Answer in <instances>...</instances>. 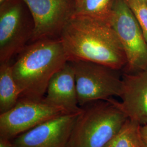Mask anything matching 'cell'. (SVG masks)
Listing matches in <instances>:
<instances>
[{"instance_id": "obj_1", "label": "cell", "mask_w": 147, "mask_h": 147, "mask_svg": "<svg viewBox=\"0 0 147 147\" xmlns=\"http://www.w3.org/2000/svg\"><path fill=\"white\" fill-rule=\"evenodd\" d=\"M60 39L68 61L92 62L118 70L126 67L125 53L110 23L75 15Z\"/></svg>"}, {"instance_id": "obj_2", "label": "cell", "mask_w": 147, "mask_h": 147, "mask_svg": "<svg viewBox=\"0 0 147 147\" xmlns=\"http://www.w3.org/2000/svg\"><path fill=\"white\" fill-rule=\"evenodd\" d=\"M68 62L60 38L30 43L11 64L20 98L41 100L53 75Z\"/></svg>"}, {"instance_id": "obj_3", "label": "cell", "mask_w": 147, "mask_h": 147, "mask_svg": "<svg viewBox=\"0 0 147 147\" xmlns=\"http://www.w3.org/2000/svg\"><path fill=\"white\" fill-rule=\"evenodd\" d=\"M81 107L70 147H105L129 119L119 101L113 98L92 101Z\"/></svg>"}, {"instance_id": "obj_4", "label": "cell", "mask_w": 147, "mask_h": 147, "mask_svg": "<svg viewBox=\"0 0 147 147\" xmlns=\"http://www.w3.org/2000/svg\"><path fill=\"white\" fill-rule=\"evenodd\" d=\"M69 62L74 70L80 107L92 101L121 96L123 81L120 70L88 61Z\"/></svg>"}, {"instance_id": "obj_5", "label": "cell", "mask_w": 147, "mask_h": 147, "mask_svg": "<svg viewBox=\"0 0 147 147\" xmlns=\"http://www.w3.org/2000/svg\"><path fill=\"white\" fill-rule=\"evenodd\" d=\"M22 0H9L0 5V63L10 62L31 41L34 22Z\"/></svg>"}, {"instance_id": "obj_6", "label": "cell", "mask_w": 147, "mask_h": 147, "mask_svg": "<svg viewBox=\"0 0 147 147\" xmlns=\"http://www.w3.org/2000/svg\"><path fill=\"white\" fill-rule=\"evenodd\" d=\"M110 24L126 55L124 73H136L147 69V40L125 0H115Z\"/></svg>"}, {"instance_id": "obj_7", "label": "cell", "mask_w": 147, "mask_h": 147, "mask_svg": "<svg viewBox=\"0 0 147 147\" xmlns=\"http://www.w3.org/2000/svg\"><path fill=\"white\" fill-rule=\"evenodd\" d=\"M69 113L44 100L20 98L11 110L0 113V137L11 140L58 116Z\"/></svg>"}, {"instance_id": "obj_8", "label": "cell", "mask_w": 147, "mask_h": 147, "mask_svg": "<svg viewBox=\"0 0 147 147\" xmlns=\"http://www.w3.org/2000/svg\"><path fill=\"white\" fill-rule=\"evenodd\" d=\"M22 1L30 11L34 22L31 42L60 38L64 27L75 14L76 0Z\"/></svg>"}, {"instance_id": "obj_9", "label": "cell", "mask_w": 147, "mask_h": 147, "mask_svg": "<svg viewBox=\"0 0 147 147\" xmlns=\"http://www.w3.org/2000/svg\"><path fill=\"white\" fill-rule=\"evenodd\" d=\"M81 111L58 116L37 125L11 140L12 147H70Z\"/></svg>"}, {"instance_id": "obj_10", "label": "cell", "mask_w": 147, "mask_h": 147, "mask_svg": "<svg viewBox=\"0 0 147 147\" xmlns=\"http://www.w3.org/2000/svg\"><path fill=\"white\" fill-rule=\"evenodd\" d=\"M119 102L128 118L141 126L147 124V69L136 73H123Z\"/></svg>"}, {"instance_id": "obj_11", "label": "cell", "mask_w": 147, "mask_h": 147, "mask_svg": "<svg viewBox=\"0 0 147 147\" xmlns=\"http://www.w3.org/2000/svg\"><path fill=\"white\" fill-rule=\"evenodd\" d=\"M43 100L68 113L82 110L79 104L74 70L69 61L50 79Z\"/></svg>"}, {"instance_id": "obj_12", "label": "cell", "mask_w": 147, "mask_h": 147, "mask_svg": "<svg viewBox=\"0 0 147 147\" xmlns=\"http://www.w3.org/2000/svg\"><path fill=\"white\" fill-rule=\"evenodd\" d=\"M21 92L10 62L0 63V113L11 110L20 98Z\"/></svg>"}, {"instance_id": "obj_13", "label": "cell", "mask_w": 147, "mask_h": 147, "mask_svg": "<svg viewBox=\"0 0 147 147\" xmlns=\"http://www.w3.org/2000/svg\"><path fill=\"white\" fill-rule=\"evenodd\" d=\"M115 0H76V16L110 23Z\"/></svg>"}, {"instance_id": "obj_14", "label": "cell", "mask_w": 147, "mask_h": 147, "mask_svg": "<svg viewBox=\"0 0 147 147\" xmlns=\"http://www.w3.org/2000/svg\"><path fill=\"white\" fill-rule=\"evenodd\" d=\"M141 125L129 118L105 147H142Z\"/></svg>"}, {"instance_id": "obj_15", "label": "cell", "mask_w": 147, "mask_h": 147, "mask_svg": "<svg viewBox=\"0 0 147 147\" xmlns=\"http://www.w3.org/2000/svg\"><path fill=\"white\" fill-rule=\"evenodd\" d=\"M136 19L147 41V3L144 0H125Z\"/></svg>"}, {"instance_id": "obj_16", "label": "cell", "mask_w": 147, "mask_h": 147, "mask_svg": "<svg viewBox=\"0 0 147 147\" xmlns=\"http://www.w3.org/2000/svg\"><path fill=\"white\" fill-rule=\"evenodd\" d=\"M140 136L142 147H147V124L141 126Z\"/></svg>"}, {"instance_id": "obj_17", "label": "cell", "mask_w": 147, "mask_h": 147, "mask_svg": "<svg viewBox=\"0 0 147 147\" xmlns=\"http://www.w3.org/2000/svg\"><path fill=\"white\" fill-rule=\"evenodd\" d=\"M0 147H12L11 140L0 137Z\"/></svg>"}, {"instance_id": "obj_18", "label": "cell", "mask_w": 147, "mask_h": 147, "mask_svg": "<svg viewBox=\"0 0 147 147\" xmlns=\"http://www.w3.org/2000/svg\"><path fill=\"white\" fill-rule=\"evenodd\" d=\"M9 0H0V5H3L4 3H6L7 2H8Z\"/></svg>"}, {"instance_id": "obj_19", "label": "cell", "mask_w": 147, "mask_h": 147, "mask_svg": "<svg viewBox=\"0 0 147 147\" xmlns=\"http://www.w3.org/2000/svg\"><path fill=\"white\" fill-rule=\"evenodd\" d=\"M144 1H146V2L147 3V0H144Z\"/></svg>"}]
</instances>
